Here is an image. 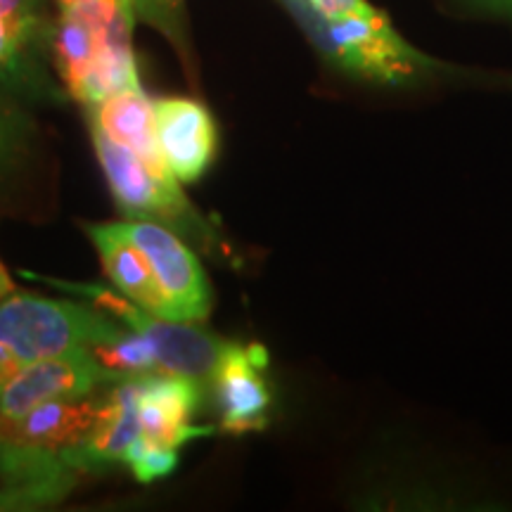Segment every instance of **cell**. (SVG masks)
Here are the masks:
<instances>
[{"instance_id":"cell-1","label":"cell","mask_w":512,"mask_h":512,"mask_svg":"<svg viewBox=\"0 0 512 512\" xmlns=\"http://www.w3.org/2000/svg\"><path fill=\"white\" fill-rule=\"evenodd\" d=\"M105 311L64 299L15 294L0 304V384L31 363L124 335Z\"/></svg>"},{"instance_id":"cell-2","label":"cell","mask_w":512,"mask_h":512,"mask_svg":"<svg viewBox=\"0 0 512 512\" xmlns=\"http://www.w3.org/2000/svg\"><path fill=\"white\" fill-rule=\"evenodd\" d=\"M285 3L299 17L320 53L344 72L387 86H411L437 69L432 57L403 41L380 10L373 15L323 19L306 5V0Z\"/></svg>"},{"instance_id":"cell-3","label":"cell","mask_w":512,"mask_h":512,"mask_svg":"<svg viewBox=\"0 0 512 512\" xmlns=\"http://www.w3.org/2000/svg\"><path fill=\"white\" fill-rule=\"evenodd\" d=\"M27 278L41 280V283L53 285L57 290L76 294V297L88 299V302L98 306L105 313H112L119 320H124L128 330H136L140 335L152 342L157 351L159 368L162 373L171 375H188L200 382H211L216 363L228 349L226 339L209 335L192 323H183V320H169L162 316H155L152 311L138 306L126 294H117L107 287H100L95 283H72V280H57L50 275L38 273H24Z\"/></svg>"},{"instance_id":"cell-4","label":"cell","mask_w":512,"mask_h":512,"mask_svg":"<svg viewBox=\"0 0 512 512\" xmlns=\"http://www.w3.org/2000/svg\"><path fill=\"white\" fill-rule=\"evenodd\" d=\"M98 162L102 166L112 197L126 219H147L190 235L200 245L214 240L207 223L183 195L174 176H159L128 147L114 143L105 133L91 126Z\"/></svg>"},{"instance_id":"cell-5","label":"cell","mask_w":512,"mask_h":512,"mask_svg":"<svg viewBox=\"0 0 512 512\" xmlns=\"http://www.w3.org/2000/svg\"><path fill=\"white\" fill-rule=\"evenodd\" d=\"M119 228L136 242L140 252L147 256L159 285L174 304L176 316L183 323H200L211 311V285L204 268L192 249L178 238L176 230L157 221L126 219Z\"/></svg>"},{"instance_id":"cell-6","label":"cell","mask_w":512,"mask_h":512,"mask_svg":"<svg viewBox=\"0 0 512 512\" xmlns=\"http://www.w3.org/2000/svg\"><path fill=\"white\" fill-rule=\"evenodd\" d=\"M121 382L88 347L67 351L22 368L0 384V418L27 413L60 399H86L102 384Z\"/></svg>"},{"instance_id":"cell-7","label":"cell","mask_w":512,"mask_h":512,"mask_svg":"<svg viewBox=\"0 0 512 512\" xmlns=\"http://www.w3.org/2000/svg\"><path fill=\"white\" fill-rule=\"evenodd\" d=\"M268 366V354L261 344H228L216 363L211 384L221 408V430L247 434L264 430L271 408V389L261 370Z\"/></svg>"},{"instance_id":"cell-8","label":"cell","mask_w":512,"mask_h":512,"mask_svg":"<svg viewBox=\"0 0 512 512\" xmlns=\"http://www.w3.org/2000/svg\"><path fill=\"white\" fill-rule=\"evenodd\" d=\"M159 150L178 183H195L207 174L219 150V128L202 102L162 98L155 102Z\"/></svg>"},{"instance_id":"cell-9","label":"cell","mask_w":512,"mask_h":512,"mask_svg":"<svg viewBox=\"0 0 512 512\" xmlns=\"http://www.w3.org/2000/svg\"><path fill=\"white\" fill-rule=\"evenodd\" d=\"M100 401L60 399L27 413L0 418V451L62 453L79 446L93 432Z\"/></svg>"},{"instance_id":"cell-10","label":"cell","mask_w":512,"mask_h":512,"mask_svg":"<svg viewBox=\"0 0 512 512\" xmlns=\"http://www.w3.org/2000/svg\"><path fill=\"white\" fill-rule=\"evenodd\" d=\"M204 382L188 375L152 373L138 377V418L143 437L178 448L192 437H207L211 427L190 425L200 411Z\"/></svg>"},{"instance_id":"cell-11","label":"cell","mask_w":512,"mask_h":512,"mask_svg":"<svg viewBox=\"0 0 512 512\" xmlns=\"http://www.w3.org/2000/svg\"><path fill=\"white\" fill-rule=\"evenodd\" d=\"M86 233L98 249L102 268L121 294H126L128 299H133L155 316L178 320L174 304L169 302L164 287L159 285L147 256L119 228V223H91L86 226Z\"/></svg>"},{"instance_id":"cell-12","label":"cell","mask_w":512,"mask_h":512,"mask_svg":"<svg viewBox=\"0 0 512 512\" xmlns=\"http://www.w3.org/2000/svg\"><path fill=\"white\" fill-rule=\"evenodd\" d=\"M140 434L143 432L138 418V377H126L100 403L93 432L79 446L62 451L64 463L74 472L124 463L126 451Z\"/></svg>"},{"instance_id":"cell-13","label":"cell","mask_w":512,"mask_h":512,"mask_svg":"<svg viewBox=\"0 0 512 512\" xmlns=\"http://www.w3.org/2000/svg\"><path fill=\"white\" fill-rule=\"evenodd\" d=\"M88 110H91L93 128H98L114 143L136 152L155 174L174 176L164 162L162 150H159L155 102L147 98L140 88L110 95V98L100 100L98 105H91Z\"/></svg>"},{"instance_id":"cell-14","label":"cell","mask_w":512,"mask_h":512,"mask_svg":"<svg viewBox=\"0 0 512 512\" xmlns=\"http://www.w3.org/2000/svg\"><path fill=\"white\" fill-rule=\"evenodd\" d=\"M36 150L34 121L17 102V93L0 79V188L27 169Z\"/></svg>"},{"instance_id":"cell-15","label":"cell","mask_w":512,"mask_h":512,"mask_svg":"<svg viewBox=\"0 0 512 512\" xmlns=\"http://www.w3.org/2000/svg\"><path fill=\"white\" fill-rule=\"evenodd\" d=\"M91 351L100 358L102 366L110 368L114 375L121 377V380H126V377L162 373L152 342L136 330H126L124 335H119L117 339H112V342L107 344H100V347H93Z\"/></svg>"},{"instance_id":"cell-16","label":"cell","mask_w":512,"mask_h":512,"mask_svg":"<svg viewBox=\"0 0 512 512\" xmlns=\"http://www.w3.org/2000/svg\"><path fill=\"white\" fill-rule=\"evenodd\" d=\"M124 463L140 484H152L155 479H162L176 470L178 453L174 446L157 444V441L140 434L126 451Z\"/></svg>"},{"instance_id":"cell-17","label":"cell","mask_w":512,"mask_h":512,"mask_svg":"<svg viewBox=\"0 0 512 512\" xmlns=\"http://www.w3.org/2000/svg\"><path fill=\"white\" fill-rule=\"evenodd\" d=\"M0 17L34 46L43 48V43H50V27L43 22L41 0H0Z\"/></svg>"},{"instance_id":"cell-18","label":"cell","mask_w":512,"mask_h":512,"mask_svg":"<svg viewBox=\"0 0 512 512\" xmlns=\"http://www.w3.org/2000/svg\"><path fill=\"white\" fill-rule=\"evenodd\" d=\"M57 501H62V498L41 489H15V486L0 489V512L36 510L43 508V505H53Z\"/></svg>"},{"instance_id":"cell-19","label":"cell","mask_w":512,"mask_h":512,"mask_svg":"<svg viewBox=\"0 0 512 512\" xmlns=\"http://www.w3.org/2000/svg\"><path fill=\"white\" fill-rule=\"evenodd\" d=\"M306 5L323 19H342L377 12L368 0H306Z\"/></svg>"},{"instance_id":"cell-20","label":"cell","mask_w":512,"mask_h":512,"mask_svg":"<svg viewBox=\"0 0 512 512\" xmlns=\"http://www.w3.org/2000/svg\"><path fill=\"white\" fill-rule=\"evenodd\" d=\"M12 292V280H10V273L5 271V266L0 264V299L8 297Z\"/></svg>"},{"instance_id":"cell-21","label":"cell","mask_w":512,"mask_h":512,"mask_svg":"<svg viewBox=\"0 0 512 512\" xmlns=\"http://www.w3.org/2000/svg\"><path fill=\"white\" fill-rule=\"evenodd\" d=\"M477 3L489 5V8H494V10H508V12H512V0H477Z\"/></svg>"},{"instance_id":"cell-22","label":"cell","mask_w":512,"mask_h":512,"mask_svg":"<svg viewBox=\"0 0 512 512\" xmlns=\"http://www.w3.org/2000/svg\"><path fill=\"white\" fill-rule=\"evenodd\" d=\"M143 3H152V5H159V8H164V5H176L178 0H136V8H140Z\"/></svg>"},{"instance_id":"cell-23","label":"cell","mask_w":512,"mask_h":512,"mask_svg":"<svg viewBox=\"0 0 512 512\" xmlns=\"http://www.w3.org/2000/svg\"><path fill=\"white\" fill-rule=\"evenodd\" d=\"M62 5H81V3H91V0H60Z\"/></svg>"}]
</instances>
